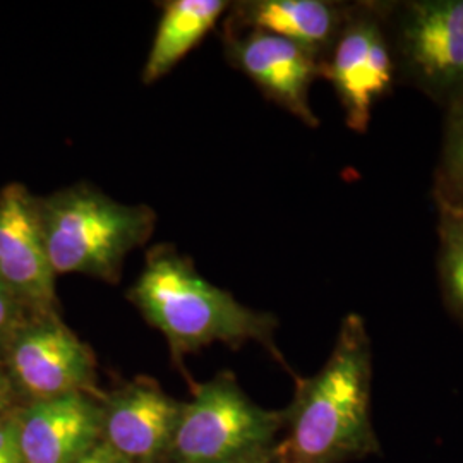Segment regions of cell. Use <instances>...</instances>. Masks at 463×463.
I'll list each match as a JSON object with an SVG mask.
<instances>
[{
    "mask_svg": "<svg viewBox=\"0 0 463 463\" xmlns=\"http://www.w3.org/2000/svg\"><path fill=\"white\" fill-rule=\"evenodd\" d=\"M434 193L463 204V95L449 103L441 166Z\"/></svg>",
    "mask_w": 463,
    "mask_h": 463,
    "instance_id": "obj_15",
    "label": "cell"
},
{
    "mask_svg": "<svg viewBox=\"0 0 463 463\" xmlns=\"http://www.w3.org/2000/svg\"><path fill=\"white\" fill-rule=\"evenodd\" d=\"M183 407L158 383L137 378L105 403L101 441L129 463H158L170 453Z\"/></svg>",
    "mask_w": 463,
    "mask_h": 463,
    "instance_id": "obj_10",
    "label": "cell"
},
{
    "mask_svg": "<svg viewBox=\"0 0 463 463\" xmlns=\"http://www.w3.org/2000/svg\"><path fill=\"white\" fill-rule=\"evenodd\" d=\"M0 463H23L16 415L0 419Z\"/></svg>",
    "mask_w": 463,
    "mask_h": 463,
    "instance_id": "obj_17",
    "label": "cell"
},
{
    "mask_svg": "<svg viewBox=\"0 0 463 463\" xmlns=\"http://www.w3.org/2000/svg\"><path fill=\"white\" fill-rule=\"evenodd\" d=\"M439 235V279L448 307L463 321V210L434 193Z\"/></svg>",
    "mask_w": 463,
    "mask_h": 463,
    "instance_id": "obj_14",
    "label": "cell"
},
{
    "mask_svg": "<svg viewBox=\"0 0 463 463\" xmlns=\"http://www.w3.org/2000/svg\"><path fill=\"white\" fill-rule=\"evenodd\" d=\"M393 50L381 9H348L345 24L323 62V78L333 86L354 133L369 129L374 105L393 83Z\"/></svg>",
    "mask_w": 463,
    "mask_h": 463,
    "instance_id": "obj_6",
    "label": "cell"
},
{
    "mask_svg": "<svg viewBox=\"0 0 463 463\" xmlns=\"http://www.w3.org/2000/svg\"><path fill=\"white\" fill-rule=\"evenodd\" d=\"M23 463H78L103 436V405L90 393L32 402L16 414Z\"/></svg>",
    "mask_w": 463,
    "mask_h": 463,
    "instance_id": "obj_11",
    "label": "cell"
},
{
    "mask_svg": "<svg viewBox=\"0 0 463 463\" xmlns=\"http://www.w3.org/2000/svg\"><path fill=\"white\" fill-rule=\"evenodd\" d=\"M40 222L55 275H86L117 283L134 249L148 242L156 213L116 201L90 184L38 198Z\"/></svg>",
    "mask_w": 463,
    "mask_h": 463,
    "instance_id": "obj_3",
    "label": "cell"
},
{
    "mask_svg": "<svg viewBox=\"0 0 463 463\" xmlns=\"http://www.w3.org/2000/svg\"><path fill=\"white\" fill-rule=\"evenodd\" d=\"M397 55L405 74L432 99L463 95V0H419L402 7Z\"/></svg>",
    "mask_w": 463,
    "mask_h": 463,
    "instance_id": "obj_7",
    "label": "cell"
},
{
    "mask_svg": "<svg viewBox=\"0 0 463 463\" xmlns=\"http://www.w3.org/2000/svg\"><path fill=\"white\" fill-rule=\"evenodd\" d=\"M78 463H129L120 457L116 449L109 447L105 441H99L97 447L91 448Z\"/></svg>",
    "mask_w": 463,
    "mask_h": 463,
    "instance_id": "obj_18",
    "label": "cell"
},
{
    "mask_svg": "<svg viewBox=\"0 0 463 463\" xmlns=\"http://www.w3.org/2000/svg\"><path fill=\"white\" fill-rule=\"evenodd\" d=\"M128 298L165 336L175 357L216 342L232 347L258 342L283 363L275 345L277 317L250 309L231 292L210 283L199 275L189 256L170 244L149 249Z\"/></svg>",
    "mask_w": 463,
    "mask_h": 463,
    "instance_id": "obj_2",
    "label": "cell"
},
{
    "mask_svg": "<svg viewBox=\"0 0 463 463\" xmlns=\"http://www.w3.org/2000/svg\"><path fill=\"white\" fill-rule=\"evenodd\" d=\"M231 4L225 0H170L162 7L143 83L162 80L210 33Z\"/></svg>",
    "mask_w": 463,
    "mask_h": 463,
    "instance_id": "obj_13",
    "label": "cell"
},
{
    "mask_svg": "<svg viewBox=\"0 0 463 463\" xmlns=\"http://www.w3.org/2000/svg\"><path fill=\"white\" fill-rule=\"evenodd\" d=\"M373 348L359 315L345 316L328 361L287 409V434L277 443L283 463L359 462L381 455L371 417Z\"/></svg>",
    "mask_w": 463,
    "mask_h": 463,
    "instance_id": "obj_1",
    "label": "cell"
},
{
    "mask_svg": "<svg viewBox=\"0 0 463 463\" xmlns=\"http://www.w3.org/2000/svg\"><path fill=\"white\" fill-rule=\"evenodd\" d=\"M225 50L233 66L242 71L268 99L317 128L309 91L323 78V61L313 52L275 34L256 30H225Z\"/></svg>",
    "mask_w": 463,
    "mask_h": 463,
    "instance_id": "obj_9",
    "label": "cell"
},
{
    "mask_svg": "<svg viewBox=\"0 0 463 463\" xmlns=\"http://www.w3.org/2000/svg\"><path fill=\"white\" fill-rule=\"evenodd\" d=\"M16 395L13 383L9 380L7 369L4 365V361L0 357V419L9 417V411L13 405V398Z\"/></svg>",
    "mask_w": 463,
    "mask_h": 463,
    "instance_id": "obj_19",
    "label": "cell"
},
{
    "mask_svg": "<svg viewBox=\"0 0 463 463\" xmlns=\"http://www.w3.org/2000/svg\"><path fill=\"white\" fill-rule=\"evenodd\" d=\"M458 206H460V208H462V210H463V204H458Z\"/></svg>",
    "mask_w": 463,
    "mask_h": 463,
    "instance_id": "obj_21",
    "label": "cell"
},
{
    "mask_svg": "<svg viewBox=\"0 0 463 463\" xmlns=\"http://www.w3.org/2000/svg\"><path fill=\"white\" fill-rule=\"evenodd\" d=\"M26 315L30 313L23 307L16 296L0 279V350Z\"/></svg>",
    "mask_w": 463,
    "mask_h": 463,
    "instance_id": "obj_16",
    "label": "cell"
},
{
    "mask_svg": "<svg viewBox=\"0 0 463 463\" xmlns=\"http://www.w3.org/2000/svg\"><path fill=\"white\" fill-rule=\"evenodd\" d=\"M287 426L285 411H268L242 392L231 373L199 384L175 430L174 463H229L271 447Z\"/></svg>",
    "mask_w": 463,
    "mask_h": 463,
    "instance_id": "obj_4",
    "label": "cell"
},
{
    "mask_svg": "<svg viewBox=\"0 0 463 463\" xmlns=\"http://www.w3.org/2000/svg\"><path fill=\"white\" fill-rule=\"evenodd\" d=\"M229 463H283V460H281L280 453L277 449V443H275L271 447L252 451L246 457H241V458Z\"/></svg>",
    "mask_w": 463,
    "mask_h": 463,
    "instance_id": "obj_20",
    "label": "cell"
},
{
    "mask_svg": "<svg viewBox=\"0 0 463 463\" xmlns=\"http://www.w3.org/2000/svg\"><path fill=\"white\" fill-rule=\"evenodd\" d=\"M0 357L14 392L30 403L93 392L95 355L57 311L26 315Z\"/></svg>",
    "mask_w": 463,
    "mask_h": 463,
    "instance_id": "obj_5",
    "label": "cell"
},
{
    "mask_svg": "<svg viewBox=\"0 0 463 463\" xmlns=\"http://www.w3.org/2000/svg\"><path fill=\"white\" fill-rule=\"evenodd\" d=\"M225 30H256L290 40L323 62L348 16L347 7L325 0H249L231 7Z\"/></svg>",
    "mask_w": 463,
    "mask_h": 463,
    "instance_id": "obj_12",
    "label": "cell"
},
{
    "mask_svg": "<svg viewBox=\"0 0 463 463\" xmlns=\"http://www.w3.org/2000/svg\"><path fill=\"white\" fill-rule=\"evenodd\" d=\"M0 279L30 315L57 311L38 198L19 183L0 191Z\"/></svg>",
    "mask_w": 463,
    "mask_h": 463,
    "instance_id": "obj_8",
    "label": "cell"
}]
</instances>
